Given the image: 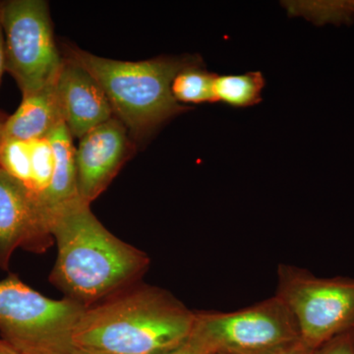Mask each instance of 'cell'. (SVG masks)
<instances>
[{
  "label": "cell",
  "instance_id": "6da1fadb",
  "mask_svg": "<svg viewBox=\"0 0 354 354\" xmlns=\"http://www.w3.org/2000/svg\"><path fill=\"white\" fill-rule=\"evenodd\" d=\"M50 230L58 248L50 281L87 308L127 290L150 264L145 253L109 232L80 198L53 214Z\"/></svg>",
  "mask_w": 354,
  "mask_h": 354
},
{
  "label": "cell",
  "instance_id": "7a4b0ae2",
  "mask_svg": "<svg viewBox=\"0 0 354 354\" xmlns=\"http://www.w3.org/2000/svg\"><path fill=\"white\" fill-rule=\"evenodd\" d=\"M195 318L167 291L139 286L86 308L72 342L106 354H164L187 341Z\"/></svg>",
  "mask_w": 354,
  "mask_h": 354
},
{
  "label": "cell",
  "instance_id": "3957f363",
  "mask_svg": "<svg viewBox=\"0 0 354 354\" xmlns=\"http://www.w3.org/2000/svg\"><path fill=\"white\" fill-rule=\"evenodd\" d=\"M64 55L94 77L114 116L127 128L132 140L138 142L189 109L174 99L171 83L180 70L201 58L183 55L122 62L97 57L73 44H64Z\"/></svg>",
  "mask_w": 354,
  "mask_h": 354
},
{
  "label": "cell",
  "instance_id": "277c9868",
  "mask_svg": "<svg viewBox=\"0 0 354 354\" xmlns=\"http://www.w3.org/2000/svg\"><path fill=\"white\" fill-rule=\"evenodd\" d=\"M87 307L44 297L16 276L0 281V334L22 354H71L74 330Z\"/></svg>",
  "mask_w": 354,
  "mask_h": 354
},
{
  "label": "cell",
  "instance_id": "5b68a950",
  "mask_svg": "<svg viewBox=\"0 0 354 354\" xmlns=\"http://www.w3.org/2000/svg\"><path fill=\"white\" fill-rule=\"evenodd\" d=\"M6 71L27 97L57 81L64 57L53 34L50 6L44 0L0 1Z\"/></svg>",
  "mask_w": 354,
  "mask_h": 354
},
{
  "label": "cell",
  "instance_id": "8992f818",
  "mask_svg": "<svg viewBox=\"0 0 354 354\" xmlns=\"http://www.w3.org/2000/svg\"><path fill=\"white\" fill-rule=\"evenodd\" d=\"M277 297L297 323L299 339L316 351L354 327V279L319 278L306 270L281 265Z\"/></svg>",
  "mask_w": 354,
  "mask_h": 354
},
{
  "label": "cell",
  "instance_id": "52a82bcc",
  "mask_svg": "<svg viewBox=\"0 0 354 354\" xmlns=\"http://www.w3.org/2000/svg\"><path fill=\"white\" fill-rule=\"evenodd\" d=\"M209 354H274L299 341L297 323L277 295L228 313H196L192 333Z\"/></svg>",
  "mask_w": 354,
  "mask_h": 354
},
{
  "label": "cell",
  "instance_id": "ba28073f",
  "mask_svg": "<svg viewBox=\"0 0 354 354\" xmlns=\"http://www.w3.org/2000/svg\"><path fill=\"white\" fill-rule=\"evenodd\" d=\"M133 153V140L115 116L79 139L75 150L77 190L90 204L108 188Z\"/></svg>",
  "mask_w": 354,
  "mask_h": 354
},
{
  "label": "cell",
  "instance_id": "9c48e42d",
  "mask_svg": "<svg viewBox=\"0 0 354 354\" xmlns=\"http://www.w3.org/2000/svg\"><path fill=\"white\" fill-rule=\"evenodd\" d=\"M51 234L39 207L27 189L0 169V267L6 269L16 249L41 252Z\"/></svg>",
  "mask_w": 354,
  "mask_h": 354
},
{
  "label": "cell",
  "instance_id": "30bf717a",
  "mask_svg": "<svg viewBox=\"0 0 354 354\" xmlns=\"http://www.w3.org/2000/svg\"><path fill=\"white\" fill-rule=\"evenodd\" d=\"M55 87L62 120L73 138H82L113 118V109L100 84L73 60L64 57Z\"/></svg>",
  "mask_w": 354,
  "mask_h": 354
},
{
  "label": "cell",
  "instance_id": "8fae6325",
  "mask_svg": "<svg viewBox=\"0 0 354 354\" xmlns=\"http://www.w3.org/2000/svg\"><path fill=\"white\" fill-rule=\"evenodd\" d=\"M55 82L35 94L23 97L17 111L6 118L3 139L30 142L46 138L64 122Z\"/></svg>",
  "mask_w": 354,
  "mask_h": 354
},
{
  "label": "cell",
  "instance_id": "7c38bea8",
  "mask_svg": "<svg viewBox=\"0 0 354 354\" xmlns=\"http://www.w3.org/2000/svg\"><path fill=\"white\" fill-rule=\"evenodd\" d=\"M46 138L50 141L55 157L53 179L43 203L44 216L50 228L53 214L80 197L77 190L76 148L73 145V137L64 122H62Z\"/></svg>",
  "mask_w": 354,
  "mask_h": 354
},
{
  "label": "cell",
  "instance_id": "4fadbf2b",
  "mask_svg": "<svg viewBox=\"0 0 354 354\" xmlns=\"http://www.w3.org/2000/svg\"><path fill=\"white\" fill-rule=\"evenodd\" d=\"M265 79L261 72L241 75H216L213 84L214 102H221L232 108H249L262 101Z\"/></svg>",
  "mask_w": 354,
  "mask_h": 354
},
{
  "label": "cell",
  "instance_id": "5bb4252c",
  "mask_svg": "<svg viewBox=\"0 0 354 354\" xmlns=\"http://www.w3.org/2000/svg\"><path fill=\"white\" fill-rule=\"evenodd\" d=\"M216 74L207 71L202 58L180 70L171 83V94L180 104L214 102L213 84Z\"/></svg>",
  "mask_w": 354,
  "mask_h": 354
},
{
  "label": "cell",
  "instance_id": "9a60e30c",
  "mask_svg": "<svg viewBox=\"0 0 354 354\" xmlns=\"http://www.w3.org/2000/svg\"><path fill=\"white\" fill-rule=\"evenodd\" d=\"M0 169L19 181L28 191L31 183L29 142L2 140L0 145Z\"/></svg>",
  "mask_w": 354,
  "mask_h": 354
},
{
  "label": "cell",
  "instance_id": "2e32d148",
  "mask_svg": "<svg viewBox=\"0 0 354 354\" xmlns=\"http://www.w3.org/2000/svg\"><path fill=\"white\" fill-rule=\"evenodd\" d=\"M313 354H354L353 332L351 330L337 335L314 351Z\"/></svg>",
  "mask_w": 354,
  "mask_h": 354
},
{
  "label": "cell",
  "instance_id": "e0dca14e",
  "mask_svg": "<svg viewBox=\"0 0 354 354\" xmlns=\"http://www.w3.org/2000/svg\"><path fill=\"white\" fill-rule=\"evenodd\" d=\"M164 354H209V353L208 349L203 346L202 342L191 334L187 341L184 342L178 348Z\"/></svg>",
  "mask_w": 354,
  "mask_h": 354
},
{
  "label": "cell",
  "instance_id": "ac0fdd59",
  "mask_svg": "<svg viewBox=\"0 0 354 354\" xmlns=\"http://www.w3.org/2000/svg\"><path fill=\"white\" fill-rule=\"evenodd\" d=\"M314 351L307 348L301 341H297L274 354H313Z\"/></svg>",
  "mask_w": 354,
  "mask_h": 354
},
{
  "label": "cell",
  "instance_id": "d6986e66",
  "mask_svg": "<svg viewBox=\"0 0 354 354\" xmlns=\"http://www.w3.org/2000/svg\"><path fill=\"white\" fill-rule=\"evenodd\" d=\"M4 71H6V50H4L3 30H2L1 21H0V83H1Z\"/></svg>",
  "mask_w": 354,
  "mask_h": 354
},
{
  "label": "cell",
  "instance_id": "ffe728a7",
  "mask_svg": "<svg viewBox=\"0 0 354 354\" xmlns=\"http://www.w3.org/2000/svg\"><path fill=\"white\" fill-rule=\"evenodd\" d=\"M0 354H22L17 349L14 348L12 346L0 339Z\"/></svg>",
  "mask_w": 354,
  "mask_h": 354
},
{
  "label": "cell",
  "instance_id": "44dd1931",
  "mask_svg": "<svg viewBox=\"0 0 354 354\" xmlns=\"http://www.w3.org/2000/svg\"><path fill=\"white\" fill-rule=\"evenodd\" d=\"M71 354H106V353H97V351H88V349L75 348V346H74L73 351H72Z\"/></svg>",
  "mask_w": 354,
  "mask_h": 354
},
{
  "label": "cell",
  "instance_id": "7402d4cb",
  "mask_svg": "<svg viewBox=\"0 0 354 354\" xmlns=\"http://www.w3.org/2000/svg\"><path fill=\"white\" fill-rule=\"evenodd\" d=\"M6 118L0 113V145H1L2 140H3V128Z\"/></svg>",
  "mask_w": 354,
  "mask_h": 354
},
{
  "label": "cell",
  "instance_id": "603a6c76",
  "mask_svg": "<svg viewBox=\"0 0 354 354\" xmlns=\"http://www.w3.org/2000/svg\"><path fill=\"white\" fill-rule=\"evenodd\" d=\"M346 6H348L351 14L354 15V1H346Z\"/></svg>",
  "mask_w": 354,
  "mask_h": 354
},
{
  "label": "cell",
  "instance_id": "cb8c5ba5",
  "mask_svg": "<svg viewBox=\"0 0 354 354\" xmlns=\"http://www.w3.org/2000/svg\"><path fill=\"white\" fill-rule=\"evenodd\" d=\"M351 332H353V342H354V327H353V329L351 330Z\"/></svg>",
  "mask_w": 354,
  "mask_h": 354
},
{
  "label": "cell",
  "instance_id": "d4e9b609",
  "mask_svg": "<svg viewBox=\"0 0 354 354\" xmlns=\"http://www.w3.org/2000/svg\"><path fill=\"white\" fill-rule=\"evenodd\" d=\"M213 354H225V353H213Z\"/></svg>",
  "mask_w": 354,
  "mask_h": 354
}]
</instances>
